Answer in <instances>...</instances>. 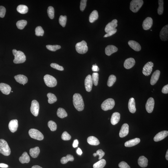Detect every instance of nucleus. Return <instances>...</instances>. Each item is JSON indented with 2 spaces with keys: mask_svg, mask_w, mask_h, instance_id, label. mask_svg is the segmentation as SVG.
Instances as JSON below:
<instances>
[{
  "mask_svg": "<svg viewBox=\"0 0 168 168\" xmlns=\"http://www.w3.org/2000/svg\"><path fill=\"white\" fill-rule=\"evenodd\" d=\"M73 104L76 109L78 111L84 110V104L83 97L79 94H75L73 97Z\"/></svg>",
  "mask_w": 168,
  "mask_h": 168,
  "instance_id": "obj_1",
  "label": "nucleus"
},
{
  "mask_svg": "<svg viewBox=\"0 0 168 168\" xmlns=\"http://www.w3.org/2000/svg\"><path fill=\"white\" fill-rule=\"evenodd\" d=\"M12 52L14 56V63H22L25 61L26 57L24 53L21 51H17L16 49H13Z\"/></svg>",
  "mask_w": 168,
  "mask_h": 168,
  "instance_id": "obj_2",
  "label": "nucleus"
},
{
  "mask_svg": "<svg viewBox=\"0 0 168 168\" xmlns=\"http://www.w3.org/2000/svg\"><path fill=\"white\" fill-rule=\"evenodd\" d=\"M0 153L5 156L11 153V150L7 142L4 139H0Z\"/></svg>",
  "mask_w": 168,
  "mask_h": 168,
  "instance_id": "obj_3",
  "label": "nucleus"
},
{
  "mask_svg": "<svg viewBox=\"0 0 168 168\" xmlns=\"http://www.w3.org/2000/svg\"><path fill=\"white\" fill-rule=\"evenodd\" d=\"M143 4L144 1L142 0H133L130 3V10L134 13H137L140 10Z\"/></svg>",
  "mask_w": 168,
  "mask_h": 168,
  "instance_id": "obj_4",
  "label": "nucleus"
},
{
  "mask_svg": "<svg viewBox=\"0 0 168 168\" xmlns=\"http://www.w3.org/2000/svg\"><path fill=\"white\" fill-rule=\"evenodd\" d=\"M115 105V102L112 98H108L104 101L102 104L101 108L104 111L113 109Z\"/></svg>",
  "mask_w": 168,
  "mask_h": 168,
  "instance_id": "obj_5",
  "label": "nucleus"
},
{
  "mask_svg": "<svg viewBox=\"0 0 168 168\" xmlns=\"http://www.w3.org/2000/svg\"><path fill=\"white\" fill-rule=\"evenodd\" d=\"M45 83L48 87H54L57 85V81L54 77L49 74H46L44 77Z\"/></svg>",
  "mask_w": 168,
  "mask_h": 168,
  "instance_id": "obj_6",
  "label": "nucleus"
},
{
  "mask_svg": "<svg viewBox=\"0 0 168 168\" xmlns=\"http://www.w3.org/2000/svg\"><path fill=\"white\" fill-rule=\"evenodd\" d=\"M77 52L80 54H84L88 51L87 43L85 41H82L80 42L77 43L76 46Z\"/></svg>",
  "mask_w": 168,
  "mask_h": 168,
  "instance_id": "obj_7",
  "label": "nucleus"
},
{
  "mask_svg": "<svg viewBox=\"0 0 168 168\" xmlns=\"http://www.w3.org/2000/svg\"><path fill=\"white\" fill-rule=\"evenodd\" d=\"M30 137L35 140H42L44 139V135L41 132L37 129H30L28 132Z\"/></svg>",
  "mask_w": 168,
  "mask_h": 168,
  "instance_id": "obj_8",
  "label": "nucleus"
},
{
  "mask_svg": "<svg viewBox=\"0 0 168 168\" xmlns=\"http://www.w3.org/2000/svg\"><path fill=\"white\" fill-rule=\"evenodd\" d=\"M39 110V105L36 100H33L32 102L31 108V113L35 116H38Z\"/></svg>",
  "mask_w": 168,
  "mask_h": 168,
  "instance_id": "obj_9",
  "label": "nucleus"
},
{
  "mask_svg": "<svg viewBox=\"0 0 168 168\" xmlns=\"http://www.w3.org/2000/svg\"><path fill=\"white\" fill-rule=\"evenodd\" d=\"M153 63L151 61L148 62L144 66L142 72L145 76H148L151 74L153 70Z\"/></svg>",
  "mask_w": 168,
  "mask_h": 168,
  "instance_id": "obj_10",
  "label": "nucleus"
},
{
  "mask_svg": "<svg viewBox=\"0 0 168 168\" xmlns=\"http://www.w3.org/2000/svg\"><path fill=\"white\" fill-rule=\"evenodd\" d=\"M93 84V81L92 76L89 75L86 77L85 80V86L86 90L88 92H90L92 90Z\"/></svg>",
  "mask_w": 168,
  "mask_h": 168,
  "instance_id": "obj_11",
  "label": "nucleus"
},
{
  "mask_svg": "<svg viewBox=\"0 0 168 168\" xmlns=\"http://www.w3.org/2000/svg\"><path fill=\"white\" fill-rule=\"evenodd\" d=\"M154 104V100L152 97H150L148 99L146 104V109L148 113H151L153 112Z\"/></svg>",
  "mask_w": 168,
  "mask_h": 168,
  "instance_id": "obj_12",
  "label": "nucleus"
},
{
  "mask_svg": "<svg viewBox=\"0 0 168 168\" xmlns=\"http://www.w3.org/2000/svg\"><path fill=\"white\" fill-rule=\"evenodd\" d=\"M117 20L115 19L109 23L105 27V32L108 33L116 28L117 26Z\"/></svg>",
  "mask_w": 168,
  "mask_h": 168,
  "instance_id": "obj_13",
  "label": "nucleus"
},
{
  "mask_svg": "<svg viewBox=\"0 0 168 168\" xmlns=\"http://www.w3.org/2000/svg\"><path fill=\"white\" fill-rule=\"evenodd\" d=\"M160 37L161 41H166L168 39V25L164 26L161 30Z\"/></svg>",
  "mask_w": 168,
  "mask_h": 168,
  "instance_id": "obj_14",
  "label": "nucleus"
},
{
  "mask_svg": "<svg viewBox=\"0 0 168 168\" xmlns=\"http://www.w3.org/2000/svg\"><path fill=\"white\" fill-rule=\"evenodd\" d=\"M153 24V19L151 17H147L143 22L142 26L143 29L145 30L150 29L151 28Z\"/></svg>",
  "mask_w": 168,
  "mask_h": 168,
  "instance_id": "obj_15",
  "label": "nucleus"
},
{
  "mask_svg": "<svg viewBox=\"0 0 168 168\" xmlns=\"http://www.w3.org/2000/svg\"><path fill=\"white\" fill-rule=\"evenodd\" d=\"M168 135L167 131H163L157 134L154 138L155 142H158L163 140L167 137Z\"/></svg>",
  "mask_w": 168,
  "mask_h": 168,
  "instance_id": "obj_16",
  "label": "nucleus"
},
{
  "mask_svg": "<svg viewBox=\"0 0 168 168\" xmlns=\"http://www.w3.org/2000/svg\"><path fill=\"white\" fill-rule=\"evenodd\" d=\"M0 90L2 93L6 95L10 94L11 90L10 86L4 83H0Z\"/></svg>",
  "mask_w": 168,
  "mask_h": 168,
  "instance_id": "obj_17",
  "label": "nucleus"
},
{
  "mask_svg": "<svg viewBox=\"0 0 168 168\" xmlns=\"http://www.w3.org/2000/svg\"><path fill=\"white\" fill-rule=\"evenodd\" d=\"M129 132V126L127 124H124L121 127L119 133L120 137L123 138L128 135Z\"/></svg>",
  "mask_w": 168,
  "mask_h": 168,
  "instance_id": "obj_18",
  "label": "nucleus"
},
{
  "mask_svg": "<svg viewBox=\"0 0 168 168\" xmlns=\"http://www.w3.org/2000/svg\"><path fill=\"white\" fill-rule=\"evenodd\" d=\"M135 63V60L132 58L126 59L124 62V67L126 69H129L134 66Z\"/></svg>",
  "mask_w": 168,
  "mask_h": 168,
  "instance_id": "obj_19",
  "label": "nucleus"
},
{
  "mask_svg": "<svg viewBox=\"0 0 168 168\" xmlns=\"http://www.w3.org/2000/svg\"><path fill=\"white\" fill-rule=\"evenodd\" d=\"M118 49L116 46L110 45L107 46L105 49V53L108 56L111 55L112 54L118 51Z\"/></svg>",
  "mask_w": 168,
  "mask_h": 168,
  "instance_id": "obj_20",
  "label": "nucleus"
},
{
  "mask_svg": "<svg viewBox=\"0 0 168 168\" xmlns=\"http://www.w3.org/2000/svg\"><path fill=\"white\" fill-rule=\"evenodd\" d=\"M18 127V121L16 119L12 120L9 123V130L12 133L16 132L17 130Z\"/></svg>",
  "mask_w": 168,
  "mask_h": 168,
  "instance_id": "obj_21",
  "label": "nucleus"
},
{
  "mask_svg": "<svg viewBox=\"0 0 168 168\" xmlns=\"http://www.w3.org/2000/svg\"><path fill=\"white\" fill-rule=\"evenodd\" d=\"M14 78L17 82L21 84H25L28 82V78L23 75H17L14 76Z\"/></svg>",
  "mask_w": 168,
  "mask_h": 168,
  "instance_id": "obj_22",
  "label": "nucleus"
},
{
  "mask_svg": "<svg viewBox=\"0 0 168 168\" xmlns=\"http://www.w3.org/2000/svg\"><path fill=\"white\" fill-rule=\"evenodd\" d=\"M160 73V72L159 70H156L153 73L150 80V84L151 85H154L156 84L159 79Z\"/></svg>",
  "mask_w": 168,
  "mask_h": 168,
  "instance_id": "obj_23",
  "label": "nucleus"
},
{
  "mask_svg": "<svg viewBox=\"0 0 168 168\" xmlns=\"http://www.w3.org/2000/svg\"><path fill=\"white\" fill-rule=\"evenodd\" d=\"M128 44L136 52H139L141 49V46L136 41L133 40L129 41H128Z\"/></svg>",
  "mask_w": 168,
  "mask_h": 168,
  "instance_id": "obj_24",
  "label": "nucleus"
},
{
  "mask_svg": "<svg viewBox=\"0 0 168 168\" xmlns=\"http://www.w3.org/2000/svg\"><path fill=\"white\" fill-rule=\"evenodd\" d=\"M120 119V114L118 112L114 113L111 116V123L112 125L117 124L119 122Z\"/></svg>",
  "mask_w": 168,
  "mask_h": 168,
  "instance_id": "obj_25",
  "label": "nucleus"
},
{
  "mask_svg": "<svg viewBox=\"0 0 168 168\" xmlns=\"http://www.w3.org/2000/svg\"><path fill=\"white\" fill-rule=\"evenodd\" d=\"M140 139L138 138H136L126 141L125 144V146L126 147H132L140 143Z\"/></svg>",
  "mask_w": 168,
  "mask_h": 168,
  "instance_id": "obj_26",
  "label": "nucleus"
},
{
  "mask_svg": "<svg viewBox=\"0 0 168 168\" xmlns=\"http://www.w3.org/2000/svg\"><path fill=\"white\" fill-rule=\"evenodd\" d=\"M128 106L129 111L131 113H135L136 108L135 100L134 98L132 97L129 99Z\"/></svg>",
  "mask_w": 168,
  "mask_h": 168,
  "instance_id": "obj_27",
  "label": "nucleus"
},
{
  "mask_svg": "<svg viewBox=\"0 0 168 168\" xmlns=\"http://www.w3.org/2000/svg\"><path fill=\"white\" fill-rule=\"evenodd\" d=\"M148 160L144 156H141L139 157L138 160V164L140 167H145L148 165Z\"/></svg>",
  "mask_w": 168,
  "mask_h": 168,
  "instance_id": "obj_28",
  "label": "nucleus"
},
{
  "mask_svg": "<svg viewBox=\"0 0 168 168\" xmlns=\"http://www.w3.org/2000/svg\"><path fill=\"white\" fill-rule=\"evenodd\" d=\"M19 160L22 164L28 163L30 161V158L28 153L26 152H24L19 158Z\"/></svg>",
  "mask_w": 168,
  "mask_h": 168,
  "instance_id": "obj_29",
  "label": "nucleus"
},
{
  "mask_svg": "<svg viewBox=\"0 0 168 168\" xmlns=\"http://www.w3.org/2000/svg\"><path fill=\"white\" fill-rule=\"evenodd\" d=\"M87 142L89 145H97L100 144L98 139L93 136H91L88 138Z\"/></svg>",
  "mask_w": 168,
  "mask_h": 168,
  "instance_id": "obj_30",
  "label": "nucleus"
},
{
  "mask_svg": "<svg viewBox=\"0 0 168 168\" xmlns=\"http://www.w3.org/2000/svg\"><path fill=\"white\" fill-rule=\"evenodd\" d=\"M40 153V150L39 147H36L34 148H32L30 150V154L32 157L36 158L39 155Z\"/></svg>",
  "mask_w": 168,
  "mask_h": 168,
  "instance_id": "obj_31",
  "label": "nucleus"
},
{
  "mask_svg": "<svg viewBox=\"0 0 168 168\" xmlns=\"http://www.w3.org/2000/svg\"><path fill=\"white\" fill-rule=\"evenodd\" d=\"M98 17V12L97 10H94L91 13L89 17V21L91 23H93L96 20H97Z\"/></svg>",
  "mask_w": 168,
  "mask_h": 168,
  "instance_id": "obj_32",
  "label": "nucleus"
},
{
  "mask_svg": "<svg viewBox=\"0 0 168 168\" xmlns=\"http://www.w3.org/2000/svg\"><path fill=\"white\" fill-rule=\"evenodd\" d=\"M74 160V158L73 156L70 154H68L66 157L62 158L61 159L60 161L61 164H66L69 161H73Z\"/></svg>",
  "mask_w": 168,
  "mask_h": 168,
  "instance_id": "obj_33",
  "label": "nucleus"
},
{
  "mask_svg": "<svg viewBox=\"0 0 168 168\" xmlns=\"http://www.w3.org/2000/svg\"><path fill=\"white\" fill-rule=\"evenodd\" d=\"M17 12L20 13L24 14H26L28 11V8L27 6L24 5H20L17 8Z\"/></svg>",
  "mask_w": 168,
  "mask_h": 168,
  "instance_id": "obj_34",
  "label": "nucleus"
},
{
  "mask_svg": "<svg viewBox=\"0 0 168 168\" xmlns=\"http://www.w3.org/2000/svg\"><path fill=\"white\" fill-rule=\"evenodd\" d=\"M57 116L61 118L66 117L68 116L65 110L62 108H59L58 109L57 112Z\"/></svg>",
  "mask_w": 168,
  "mask_h": 168,
  "instance_id": "obj_35",
  "label": "nucleus"
},
{
  "mask_svg": "<svg viewBox=\"0 0 168 168\" xmlns=\"http://www.w3.org/2000/svg\"><path fill=\"white\" fill-rule=\"evenodd\" d=\"M106 164V161L105 159H101L93 165L94 168H103Z\"/></svg>",
  "mask_w": 168,
  "mask_h": 168,
  "instance_id": "obj_36",
  "label": "nucleus"
},
{
  "mask_svg": "<svg viewBox=\"0 0 168 168\" xmlns=\"http://www.w3.org/2000/svg\"><path fill=\"white\" fill-rule=\"evenodd\" d=\"M48 102L49 104H52L57 101V98L54 94L49 93L47 94Z\"/></svg>",
  "mask_w": 168,
  "mask_h": 168,
  "instance_id": "obj_37",
  "label": "nucleus"
},
{
  "mask_svg": "<svg viewBox=\"0 0 168 168\" xmlns=\"http://www.w3.org/2000/svg\"><path fill=\"white\" fill-rule=\"evenodd\" d=\"M116 76L114 75H111L109 77L107 85L109 87H111L116 82Z\"/></svg>",
  "mask_w": 168,
  "mask_h": 168,
  "instance_id": "obj_38",
  "label": "nucleus"
},
{
  "mask_svg": "<svg viewBox=\"0 0 168 168\" xmlns=\"http://www.w3.org/2000/svg\"><path fill=\"white\" fill-rule=\"evenodd\" d=\"M27 21L25 20H21L17 21L16 25L17 28L20 30L23 29L27 24Z\"/></svg>",
  "mask_w": 168,
  "mask_h": 168,
  "instance_id": "obj_39",
  "label": "nucleus"
},
{
  "mask_svg": "<svg viewBox=\"0 0 168 168\" xmlns=\"http://www.w3.org/2000/svg\"><path fill=\"white\" fill-rule=\"evenodd\" d=\"M159 7L158 9V13L159 15L162 14L164 12V1L163 0H159L158 1Z\"/></svg>",
  "mask_w": 168,
  "mask_h": 168,
  "instance_id": "obj_40",
  "label": "nucleus"
},
{
  "mask_svg": "<svg viewBox=\"0 0 168 168\" xmlns=\"http://www.w3.org/2000/svg\"><path fill=\"white\" fill-rule=\"evenodd\" d=\"M48 125L50 130L54 132L57 130V126L56 123L52 121H49L48 123Z\"/></svg>",
  "mask_w": 168,
  "mask_h": 168,
  "instance_id": "obj_41",
  "label": "nucleus"
},
{
  "mask_svg": "<svg viewBox=\"0 0 168 168\" xmlns=\"http://www.w3.org/2000/svg\"><path fill=\"white\" fill-rule=\"evenodd\" d=\"M67 20L66 16L61 15L59 17V22L62 27H65L66 25Z\"/></svg>",
  "mask_w": 168,
  "mask_h": 168,
  "instance_id": "obj_42",
  "label": "nucleus"
},
{
  "mask_svg": "<svg viewBox=\"0 0 168 168\" xmlns=\"http://www.w3.org/2000/svg\"><path fill=\"white\" fill-rule=\"evenodd\" d=\"M93 83L94 85L97 86L98 84L99 80V74L97 73H92V76Z\"/></svg>",
  "mask_w": 168,
  "mask_h": 168,
  "instance_id": "obj_43",
  "label": "nucleus"
},
{
  "mask_svg": "<svg viewBox=\"0 0 168 168\" xmlns=\"http://www.w3.org/2000/svg\"><path fill=\"white\" fill-rule=\"evenodd\" d=\"M47 13L48 16L51 19H53L54 17V9L52 6H49L47 9Z\"/></svg>",
  "mask_w": 168,
  "mask_h": 168,
  "instance_id": "obj_44",
  "label": "nucleus"
},
{
  "mask_svg": "<svg viewBox=\"0 0 168 168\" xmlns=\"http://www.w3.org/2000/svg\"><path fill=\"white\" fill-rule=\"evenodd\" d=\"M44 34V31L41 26H38L35 29V34L36 36H42Z\"/></svg>",
  "mask_w": 168,
  "mask_h": 168,
  "instance_id": "obj_45",
  "label": "nucleus"
},
{
  "mask_svg": "<svg viewBox=\"0 0 168 168\" xmlns=\"http://www.w3.org/2000/svg\"><path fill=\"white\" fill-rule=\"evenodd\" d=\"M46 47L49 50L52 52H55L58 49H60L61 47L60 46L58 45H48L46 46Z\"/></svg>",
  "mask_w": 168,
  "mask_h": 168,
  "instance_id": "obj_46",
  "label": "nucleus"
},
{
  "mask_svg": "<svg viewBox=\"0 0 168 168\" xmlns=\"http://www.w3.org/2000/svg\"><path fill=\"white\" fill-rule=\"evenodd\" d=\"M105 153L102 150H99L96 152V153H94L93 154V156L94 157H96L97 155H98L99 158L98 159L101 160L102 159Z\"/></svg>",
  "mask_w": 168,
  "mask_h": 168,
  "instance_id": "obj_47",
  "label": "nucleus"
},
{
  "mask_svg": "<svg viewBox=\"0 0 168 168\" xmlns=\"http://www.w3.org/2000/svg\"><path fill=\"white\" fill-rule=\"evenodd\" d=\"M71 135L66 132H64L61 135V139L64 140H69L71 139Z\"/></svg>",
  "mask_w": 168,
  "mask_h": 168,
  "instance_id": "obj_48",
  "label": "nucleus"
},
{
  "mask_svg": "<svg viewBox=\"0 0 168 168\" xmlns=\"http://www.w3.org/2000/svg\"><path fill=\"white\" fill-rule=\"evenodd\" d=\"M51 66L52 68L55 69L56 70L63 71L64 70L63 67L60 65L57 64L52 63L51 64Z\"/></svg>",
  "mask_w": 168,
  "mask_h": 168,
  "instance_id": "obj_49",
  "label": "nucleus"
},
{
  "mask_svg": "<svg viewBox=\"0 0 168 168\" xmlns=\"http://www.w3.org/2000/svg\"><path fill=\"white\" fill-rule=\"evenodd\" d=\"M87 1L86 0H82L81 1L80 8L81 11H83L84 10L86 6Z\"/></svg>",
  "mask_w": 168,
  "mask_h": 168,
  "instance_id": "obj_50",
  "label": "nucleus"
},
{
  "mask_svg": "<svg viewBox=\"0 0 168 168\" xmlns=\"http://www.w3.org/2000/svg\"><path fill=\"white\" fill-rule=\"evenodd\" d=\"M6 10L5 8L3 6H0V17L3 18L5 15Z\"/></svg>",
  "mask_w": 168,
  "mask_h": 168,
  "instance_id": "obj_51",
  "label": "nucleus"
},
{
  "mask_svg": "<svg viewBox=\"0 0 168 168\" xmlns=\"http://www.w3.org/2000/svg\"><path fill=\"white\" fill-rule=\"evenodd\" d=\"M119 167L120 168H130L127 163L124 161H121L119 163Z\"/></svg>",
  "mask_w": 168,
  "mask_h": 168,
  "instance_id": "obj_52",
  "label": "nucleus"
},
{
  "mask_svg": "<svg viewBox=\"0 0 168 168\" xmlns=\"http://www.w3.org/2000/svg\"><path fill=\"white\" fill-rule=\"evenodd\" d=\"M117 31V29L116 28H115V29L112 30V31H110L109 32L107 33L104 36V38H107L108 37H109L112 36V35L114 34Z\"/></svg>",
  "mask_w": 168,
  "mask_h": 168,
  "instance_id": "obj_53",
  "label": "nucleus"
},
{
  "mask_svg": "<svg viewBox=\"0 0 168 168\" xmlns=\"http://www.w3.org/2000/svg\"><path fill=\"white\" fill-rule=\"evenodd\" d=\"M164 94H167L168 93V85L165 86L163 88L161 91Z\"/></svg>",
  "mask_w": 168,
  "mask_h": 168,
  "instance_id": "obj_54",
  "label": "nucleus"
},
{
  "mask_svg": "<svg viewBox=\"0 0 168 168\" xmlns=\"http://www.w3.org/2000/svg\"><path fill=\"white\" fill-rule=\"evenodd\" d=\"M92 70L93 71L97 72L99 71V69L97 65H92Z\"/></svg>",
  "mask_w": 168,
  "mask_h": 168,
  "instance_id": "obj_55",
  "label": "nucleus"
},
{
  "mask_svg": "<svg viewBox=\"0 0 168 168\" xmlns=\"http://www.w3.org/2000/svg\"><path fill=\"white\" fill-rule=\"evenodd\" d=\"M78 141L77 139L74 140L73 144V148H76L78 146Z\"/></svg>",
  "mask_w": 168,
  "mask_h": 168,
  "instance_id": "obj_56",
  "label": "nucleus"
},
{
  "mask_svg": "<svg viewBox=\"0 0 168 168\" xmlns=\"http://www.w3.org/2000/svg\"><path fill=\"white\" fill-rule=\"evenodd\" d=\"M77 153L78 155H81L82 154V151L81 149L80 148H78L77 149Z\"/></svg>",
  "mask_w": 168,
  "mask_h": 168,
  "instance_id": "obj_57",
  "label": "nucleus"
},
{
  "mask_svg": "<svg viewBox=\"0 0 168 168\" xmlns=\"http://www.w3.org/2000/svg\"><path fill=\"white\" fill-rule=\"evenodd\" d=\"M0 167L2 168H7L8 167V165L5 164L1 163V164H0Z\"/></svg>",
  "mask_w": 168,
  "mask_h": 168,
  "instance_id": "obj_58",
  "label": "nucleus"
},
{
  "mask_svg": "<svg viewBox=\"0 0 168 168\" xmlns=\"http://www.w3.org/2000/svg\"><path fill=\"white\" fill-rule=\"evenodd\" d=\"M32 168H43L42 167H40L38 165H35L34 166L32 167Z\"/></svg>",
  "mask_w": 168,
  "mask_h": 168,
  "instance_id": "obj_59",
  "label": "nucleus"
},
{
  "mask_svg": "<svg viewBox=\"0 0 168 168\" xmlns=\"http://www.w3.org/2000/svg\"><path fill=\"white\" fill-rule=\"evenodd\" d=\"M166 159L168 160V150H167V153H166Z\"/></svg>",
  "mask_w": 168,
  "mask_h": 168,
  "instance_id": "obj_60",
  "label": "nucleus"
},
{
  "mask_svg": "<svg viewBox=\"0 0 168 168\" xmlns=\"http://www.w3.org/2000/svg\"><path fill=\"white\" fill-rule=\"evenodd\" d=\"M12 92H13V91H12Z\"/></svg>",
  "mask_w": 168,
  "mask_h": 168,
  "instance_id": "obj_61",
  "label": "nucleus"
}]
</instances>
